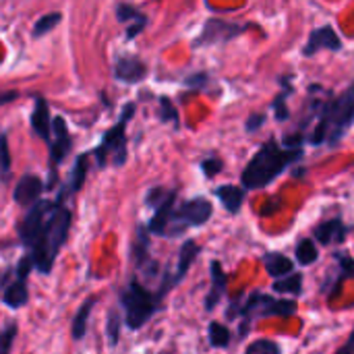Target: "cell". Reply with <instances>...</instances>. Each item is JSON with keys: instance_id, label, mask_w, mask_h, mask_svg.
<instances>
[{"instance_id": "6da1fadb", "label": "cell", "mask_w": 354, "mask_h": 354, "mask_svg": "<svg viewBox=\"0 0 354 354\" xmlns=\"http://www.w3.org/2000/svg\"><path fill=\"white\" fill-rule=\"evenodd\" d=\"M305 127H309L307 145L338 147L354 127V81L338 95L311 100L307 106V118L301 120V129Z\"/></svg>"}, {"instance_id": "7a4b0ae2", "label": "cell", "mask_w": 354, "mask_h": 354, "mask_svg": "<svg viewBox=\"0 0 354 354\" xmlns=\"http://www.w3.org/2000/svg\"><path fill=\"white\" fill-rule=\"evenodd\" d=\"M305 158V149H288L276 137H270L259 145L255 156L241 172V187L245 191H259L270 187L288 168Z\"/></svg>"}, {"instance_id": "3957f363", "label": "cell", "mask_w": 354, "mask_h": 354, "mask_svg": "<svg viewBox=\"0 0 354 354\" xmlns=\"http://www.w3.org/2000/svg\"><path fill=\"white\" fill-rule=\"evenodd\" d=\"M299 305L292 299H274L272 295H266L261 290L249 292V295H241L236 299H230L224 315L228 322H236L241 319V328H239V342H243L247 338V334L251 332V324L257 319H268V317H292L297 315Z\"/></svg>"}, {"instance_id": "277c9868", "label": "cell", "mask_w": 354, "mask_h": 354, "mask_svg": "<svg viewBox=\"0 0 354 354\" xmlns=\"http://www.w3.org/2000/svg\"><path fill=\"white\" fill-rule=\"evenodd\" d=\"M62 199H64V195L60 193V197L52 205V212L48 214V220H46V226L41 230L39 241L35 243V247L31 251L35 270L41 274L52 272L54 259H56V255H58L60 247L64 245L68 230H71V212L64 207Z\"/></svg>"}, {"instance_id": "5b68a950", "label": "cell", "mask_w": 354, "mask_h": 354, "mask_svg": "<svg viewBox=\"0 0 354 354\" xmlns=\"http://www.w3.org/2000/svg\"><path fill=\"white\" fill-rule=\"evenodd\" d=\"M158 295L149 292L137 280H131L120 295V305L124 309V324L131 330H141L160 309Z\"/></svg>"}, {"instance_id": "8992f818", "label": "cell", "mask_w": 354, "mask_h": 354, "mask_svg": "<svg viewBox=\"0 0 354 354\" xmlns=\"http://www.w3.org/2000/svg\"><path fill=\"white\" fill-rule=\"evenodd\" d=\"M214 216V203L207 197H193L183 201L180 205L174 207L166 239H174L180 236L187 228H199L205 226Z\"/></svg>"}, {"instance_id": "52a82bcc", "label": "cell", "mask_w": 354, "mask_h": 354, "mask_svg": "<svg viewBox=\"0 0 354 354\" xmlns=\"http://www.w3.org/2000/svg\"><path fill=\"white\" fill-rule=\"evenodd\" d=\"M135 114V104H127L122 108V114H120V120L110 127L102 139V143L95 147V158H97V166L104 168L106 162H108V156H112L114 164L116 166H122L127 162V122L133 118Z\"/></svg>"}, {"instance_id": "ba28073f", "label": "cell", "mask_w": 354, "mask_h": 354, "mask_svg": "<svg viewBox=\"0 0 354 354\" xmlns=\"http://www.w3.org/2000/svg\"><path fill=\"white\" fill-rule=\"evenodd\" d=\"M251 23H239V21H228L222 17H209L203 27L201 33L193 39V48H212V46H224L232 39H236L239 35H243L247 29H251Z\"/></svg>"}, {"instance_id": "9c48e42d", "label": "cell", "mask_w": 354, "mask_h": 354, "mask_svg": "<svg viewBox=\"0 0 354 354\" xmlns=\"http://www.w3.org/2000/svg\"><path fill=\"white\" fill-rule=\"evenodd\" d=\"M145 203L153 209V216L147 224L149 234L156 236H166L174 207H176V189H164V187H153L145 195Z\"/></svg>"}, {"instance_id": "30bf717a", "label": "cell", "mask_w": 354, "mask_h": 354, "mask_svg": "<svg viewBox=\"0 0 354 354\" xmlns=\"http://www.w3.org/2000/svg\"><path fill=\"white\" fill-rule=\"evenodd\" d=\"M199 255H201V247H199L197 241L189 239V241L183 243V247H180V251H178V261H176L174 272H164V278H162V284H160V292H162L164 297L185 280V276L189 274L191 266L197 261Z\"/></svg>"}, {"instance_id": "8fae6325", "label": "cell", "mask_w": 354, "mask_h": 354, "mask_svg": "<svg viewBox=\"0 0 354 354\" xmlns=\"http://www.w3.org/2000/svg\"><path fill=\"white\" fill-rule=\"evenodd\" d=\"M346 280H354V257L344 253V251H336L334 253V266L330 268L326 280L322 282L319 292L332 301L342 290V284Z\"/></svg>"}, {"instance_id": "7c38bea8", "label": "cell", "mask_w": 354, "mask_h": 354, "mask_svg": "<svg viewBox=\"0 0 354 354\" xmlns=\"http://www.w3.org/2000/svg\"><path fill=\"white\" fill-rule=\"evenodd\" d=\"M52 205H54V201H39L33 207H29L27 216L23 218V222L19 226V236L27 247L33 249L35 243L39 241L46 220H48V214L52 212Z\"/></svg>"}, {"instance_id": "4fadbf2b", "label": "cell", "mask_w": 354, "mask_h": 354, "mask_svg": "<svg viewBox=\"0 0 354 354\" xmlns=\"http://www.w3.org/2000/svg\"><path fill=\"white\" fill-rule=\"evenodd\" d=\"M344 48L340 35L336 33V29L332 25H322V27H315L311 33H309V39L307 44L303 46L301 54L305 58H311L315 56L317 52L322 50H332V52H340Z\"/></svg>"}, {"instance_id": "5bb4252c", "label": "cell", "mask_w": 354, "mask_h": 354, "mask_svg": "<svg viewBox=\"0 0 354 354\" xmlns=\"http://www.w3.org/2000/svg\"><path fill=\"white\" fill-rule=\"evenodd\" d=\"M351 232H353V226L346 224L342 216H334L330 220L319 222L313 228V241L319 243L322 247H334V245H342Z\"/></svg>"}, {"instance_id": "9a60e30c", "label": "cell", "mask_w": 354, "mask_h": 354, "mask_svg": "<svg viewBox=\"0 0 354 354\" xmlns=\"http://www.w3.org/2000/svg\"><path fill=\"white\" fill-rule=\"evenodd\" d=\"M71 135H68V127L66 120L62 116H54L52 118V139H50V160H52V170L66 158V153L71 151Z\"/></svg>"}, {"instance_id": "2e32d148", "label": "cell", "mask_w": 354, "mask_h": 354, "mask_svg": "<svg viewBox=\"0 0 354 354\" xmlns=\"http://www.w3.org/2000/svg\"><path fill=\"white\" fill-rule=\"evenodd\" d=\"M209 274H212V288H209V292L205 295L203 307H205L207 313H214L216 307L222 303V299H224V295H226V288H228V274L224 272L222 263L216 261V259L209 263Z\"/></svg>"}, {"instance_id": "e0dca14e", "label": "cell", "mask_w": 354, "mask_h": 354, "mask_svg": "<svg viewBox=\"0 0 354 354\" xmlns=\"http://www.w3.org/2000/svg\"><path fill=\"white\" fill-rule=\"evenodd\" d=\"M114 77L124 83H139L147 77V66L137 56H118L114 62Z\"/></svg>"}, {"instance_id": "ac0fdd59", "label": "cell", "mask_w": 354, "mask_h": 354, "mask_svg": "<svg viewBox=\"0 0 354 354\" xmlns=\"http://www.w3.org/2000/svg\"><path fill=\"white\" fill-rule=\"evenodd\" d=\"M41 191H44L41 178H37V176H33V174H25V176L19 178L12 197H15V201H17L19 205L33 207L35 203L41 201V199H39V197H41Z\"/></svg>"}, {"instance_id": "d6986e66", "label": "cell", "mask_w": 354, "mask_h": 354, "mask_svg": "<svg viewBox=\"0 0 354 354\" xmlns=\"http://www.w3.org/2000/svg\"><path fill=\"white\" fill-rule=\"evenodd\" d=\"M116 19L127 23V39H135L147 27V15L133 4H116Z\"/></svg>"}, {"instance_id": "ffe728a7", "label": "cell", "mask_w": 354, "mask_h": 354, "mask_svg": "<svg viewBox=\"0 0 354 354\" xmlns=\"http://www.w3.org/2000/svg\"><path fill=\"white\" fill-rule=\"evenodd\" d=\"M31 129L37 137L50 143L52 139V118H50V106L44 97H35V106L31 112Z\"/></svg>"}, {"instance_id": "44dd1931", "label": "cell", "mask_w": 354, "mask_h": 354, "mask_svg": "<svg viewBox=\"0 0 354 354\" xmlns=\"http://www.w3.org/2000/svg\"><path fill=\"white\" fill-rule=\"evenodd\" d=\"M214 195L220 199V203L224 205V209L232 216H236L241 209H243V203H245V197H247V191L239 185H222V187H216Z\"/></svg>"}, {"instance_id": "7402d4cb", "label": "cell", "mask_w": 354, "mask_h": 354, "mask_svg": "<svg viewBox=\"0 0 354 354\" xmlns=\"http://www.w3.org/2000/svg\"><path fill=\"white\" fill-rule=\"evenodd\" d=\"M266 272L274 278V280H282L286 276H290L295 272V261L290 257H286L284 253L278 251H270L261 257Z\"/></svg>"}, {"instance_id": "603a6c76", "label": "cell", "mask_w": 354, "mask_h": 354, "mask_svg": "<svg viewBox=\"0 0 354 354\" xmlns=\"http://www.w3.org/2000/svg\"><path fill=\"white\" fill-rule=\"evenodd\" d=\"M280 85H282V89H280V93H278V95L274 97V102H272V114H274V118H276L278 122H286V120H290L288 97L295 93L292 75L282 77V79H280Z\"/></svg>"}, {"instance_id": "cb8c5ba5", "label": "cell", "mask_w": 354, "mask_h": 354, "mask_svg": "<svg viewBox=\"0 0 354 354\" xmlns=\"http://www.w3.org/2000/svg\"><path fill=\"white\" fill-rule=\"evenodd\" d=\"M4 305L10 307V309H21L27 305L29 301V290H27V284L23 280H15L6 290H4Z\"/></svg>"}, {"instance_id": "d4e9b609", "label": "cell", "mask_w": 354, "mask_h": 354, "mask_svg": "<svg viewBox=\"0 0 354 354\" xmlns=\"http://www.w3.org/2000/svg\"><path fill=\"white\" fill-rule=\"evenodd\" d=\"M272 290L276 295H288V297H301L303 295V274L301 272H292L290 276L276 280L272 284Z\"/></svg>"}, {"instance_id": "484cf974", "label": "cell", "mask_w": 354, "mask_h": 354, "mask_svg": "<svg viewBox=\"0 0 354 354\" xmlns=\"http://www.w3.org/2000/svg\"><path fill=\"white\" fill-rule=\"evenodd\" d=\"M87 168H89V153H83V156L77 158L75 168H73V174H71V180H68L71 185H68L66 191L62 189V195H66V193H77V191L83 187L85 176H87Z\"/></svg>"}, {"instance_id": "4316f807", "label": "cell", "mask_w": 354, "mask_h": 354, "mask_svg": "<svg viewBox=\"0 0 354 354\" xmlns=\"http://www.w3.org/2000/svg\"><path fill=\"white\" fill-rule=\"evenodd\" d=\"M295 257L301 266H313L319 259V249L313 239H301L295 247Z\"/></svg>"}, {"instance_id": "83f0119b", "label": "cell", "mask_w": 354, "mask_h": 354, "mask_svg": "<svg viewBox=\"0 0 354 354\" xmlns=\"http://www.w3.org/2000/svg\"><path fill=\"white\" fill-rule=\"evenodd\" d=\"M207 336H209V344L214 348H228L232 342V332L222 322H212L207 326Z\"/></svg>"}, {"instance_id": "f1b7e54d", "label": "cell", "mask_w": 354, "mask_h": 354, "mask_svg": "<svg viewBox=\"0 0 354 354\" xmlns=\"http://www.w3.org/2000/svg\"><path fill=\"white\" fill-rule=\"evenodd\" d=\"M93 307H95V299H87V301L81 305V309L77 311L75 322H73V338H75V340H81V338L85 336V332H87V319H89Z\"/></svg>"}, {"instance_id": "f546056e", "label": "cell", "mask_w": 354, "mask_h": 354, "mask_svg": "<svg viewBox=\"0 0 354 354\" xmlns=\"http://www.w3.org/2000/svg\"><path fill=\"white\" fill-rule=\"evenodd\" d=\"M60 19H62V15H60V12H48V15H41V17L35 21V25H33V35H35V37H41V35L50 33V31L60 23Z\"/></svg>"}, {"instance_id": "4dcf8cb0", "label": "cell", "mask_w": 354, "mask_h": 354, "mask_svg": "<svg viewBox=\"0 0 354 354\" xmlns=\"http://www.w3.org/2000/svg\"><path fill=\"white\" fill-rule=\"evenodd\" d=\"M245 354H282V348L278 342H274L270 338H259V340H253L245 348Z\"/></svg>"}, {"instance_id": "1f68e13d", "label": "cell", "mask_w": 354, "mask_h": 354, "mask_svg": "<svg viewBox=\"0 0 354 354\" xmlns=\"http://www.w3.org/2000/svg\"><path fill=\"white\" fill-rule=\"evenodd\" d=\"M160 120L162 122H172L174 127H178V110L172 104V100L168 95L160 97Z\"/></svg>"}, {"instance_id": "d6a6232c", "label": "cell", "mask_w": 354, "mask_h": 354, "mask_svg": "<svg viewBox=\"0 0 354 354\" xmlns=\"http://www.w3.org/2000/svg\"><path fill=\"white\" fill-rule=\"evenodd\" d=\"M10 174V151L6 135H0V178L6 180Z\"/></svg>"}, {"instance_id": "836d02e7", "label": "cell", "mask_w": 354, "mask_h": 354, "mask_svg": "<svg viewBox=\"0 0 354 354\" xmlns=\"http://www.w3.org/2000/svg\"><path fill=\"white\" fill-rule=\"evenodd\" d=\"M222 170H224V162H222L220 158H216V156H209V158H205V160L201 162V172L205 174V178H214V176H218Z\"/></svg>"}, {"instance_id": "e575fe53", "label": "cell", "mask_w": 354, "mask_h": 354, "mask_svg": "<svg viewBox=\"0 0 354 354\" xmlns=\"http://www.w3.org/2000/svg\"><path fill=\"white\" fill-rule=\"evenodd\" d=\"M108 340H110V346H116L118 344V336H120V315L116 311H112L108 315Z\"/></svg>"}, {"instance_id": "d590c367", "label": "cell", "mask_w": 354, "mask_h": 354, "mask_svg": "<svg viewBox=\"0 0 354 354\" xmlns=\"http://www.w3.org/2000/svg\"><path fill=\"white\" fill-rule=\"evenodd\" d=\"M266 122H268V116H266L263 112L251 114V116L247 118V122H245V131H247V133H257L259 129L266 127Z\"/></svg>"}, {"instance_id": "8d00e7d4", "label": "cell", "mask_w": 354, "mask_h": 354, "mask_svg": "<svg viewBox=\"0 0 354 354\" xmlns=\"http://www.w3.org/2000/svg\"><path fill=\"white\" fill-rule=\"evenodd\" d=\"M17 334V326H8L4 334H0V354L10 353V344H12V338Z\"/></svg>"}, {"instance_id": "74e56055", "label": "cell", "mask_w": 354, "mask_h": 354, "mask_svg": "<svg viewBox=\"0 0 354 354\" xmlns=\"http://www.w3.org/2000/svg\"><path fill=\"white\" fill-rule=\"evenodd\" d=\"M207 81H209V75L207 73H197V75H191L185 81V85L187 87H193V89H203L207 85Z\"/></svg>"}, {"instance_id": "f35d334b", "label": "cell", "mask_w": 354, "mask_h": 354, "mask_svg": "<svg viewBox=\"0 0 354 354\" xmlns=\"http://www.w3.org/2000/svg\"><path fill=\"white\" fill-rule=\"evenodd\" d=\"M31 268H35L33 257H31V255L23 257V259L19 261V268H17V280H23V282H25V278H27V274L31 272Z\"/></svg>"}, {"instance_id": "ab89813d", "label": "cell", "mask_w": 354, "mask_h": 354, "mask_svg": "<svg viewBox=\"0 0 354 354\" xmlns=\"http://www.w3.org/2000/svg\"><path fill=\"white\" fill-rule=\"evenodd\" d=\"M336 354H354V328L353 332H351V336H348V340L342 344V348H338Z\"/></svg>"}, {"instance_id": "60d3db41", "label": "cell", "mask_w": 354, "mask_h": 354, "mask_svg": "<svg viewBox=\"0 0 354 354\" xmlns=\"http://www.w3.org/2000/svg\"><path fill=\"white\" fill-rule=\"evenodd\" d=\"M17 95H19L17 91H4V93H0V106H4V104L17 100Z\"/></svg>"}]
</instances>
